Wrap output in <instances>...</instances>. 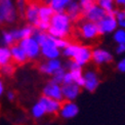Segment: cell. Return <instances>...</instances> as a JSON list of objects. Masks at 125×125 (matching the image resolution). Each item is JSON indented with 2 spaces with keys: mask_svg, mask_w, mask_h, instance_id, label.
Segmentation results:
<instances>
[{
  "mask_svg": "<svg viewBox=\"0 0 125 125\" xmlns=\"http://www.w3.org/2000/svg\"><path fill=\"white\" fill-rule=\"evenodd\" d=\"M17 20V9L12 0H0V25L12 24Z\"/></svg>",
  "mask_w": 125,
  "mask_h": 125,
  "instance_id": "obj_3",
  "label": "cell"
},
{
  "mask_svg": "<svg viewBox=\"0 0 125 125\" xmlns=\"http://www.w3.org/2000/svg\"><path fill=\"white\" fill-rule=\"evenodd\" d=\"M106 14H107V12L100 6V5L94 4L89 9H87L85 12H83L82 17H84V19L86 21H89V22L98 23Z\"/></svg>",
  "mask_w": 125,
  "mask_h": 125,
  "instance_id": "obj_12",
  "label": "cell"
},
{
  "mask_svg": "<svg viewBox=\"0 0 125 125\" xmlns=\"http://www.w3.org/2000/svg\"><path fill=\"white\" fill-rule=\"evenodd\" d=\"M71 1L72 0H47L46 2L50 5L54 12H62L66 11V8L71 3Z\"/></svg>",
  "mask_w": 125,
  "mask_h": 125,
  "instance_id": "obj_20",
  "label": "cell"
},
{
  "mask_svg": "<svg viewBox=\"0 0 125 125\" xmlns=\"http://www.w3.org/2000/svg\"><path fill=\"white\" fill-rule=\"evenodd\" d=\"M41 47V54L47 60L50 59H58L61 54V49L56 46L54 37L51 35H47V37L44 40V42L40 45Z\"/></svg>",
  "mask_w": 125,
  "mask_h": 125,
  "instance_id": "obj_6",
  "label": "cell"
},
{
  "mask_svg": "<svg viewBox=\"0 0 125 125\" xmlns=\"http://www.w3.org/2000/svg\"><path fill=\"white\" fill-rule=\"evenodd\" d=\"M62 67V62L59 59H50L46 62L39 65V71L45 75H53V73L56 72L59 69Z\"/></svg>",
  "mask_w": 125,
  "mask_h": 125,
  "instance_id": "obj_14",
  "label": "cell"
},
{
  "mask_svg": "<svg viewBox=\"0 0 125 125\" xmlns=\"http://www.w3.org/2000/svg\"><path fill=\"white\" fill-rule=\"evenodd\" d=\"M0 72H1L3 75L11 76L14 73V66L12 64H10V62H8V64L0 67Z\"/></svg>",
  "mask_w": 125,
  "mask_h": 125,
  "instance_id": "obj_28",
  "label": "cell"
},
{
  "mask_svg": "<svg viewBox=\"0 0 125 125\" xmlns=\"http://www.w3.org/2000/svg\"><path fill=\"white\" fill-rule=\"evenodd\" d=\"M27 3H28L27 0H15V5H17V8H18V12L22 19L25 18L26 8H27V5H28Z\"/></svg>",
  "mask_w": 125,
  "mask_h": 125,
  "instance_id": "obj_27",
  "label": "cell"
},
{
  "mask_svg": "<svg viewBox=\"0 0 125 125\" xmlns=\"http://www.w3.org/2000/svg\"><path fill=\"white\" fill-rule=\"evenodd\" d=\"M116 52L118 54H124L125 53V43H120V44L117 45Z\"/></svg>",
  "mask_w": 125,
  "mask_h": 125,
  "instance_id": "obj_34",
  "label": "cell"
},
{
  "mask_svg": "<svg viewBox=\"0 0 125 125\" xmlns=\"http://www.w3.org/2000/svg\"><path fill=\"white\" fill-rule=\"evenodd\" d=\"M79 3H80V6L82 9V14H83V12H85L87 9H89L91 6L96 4V1L95 0H80Z\"/></svg>",
  "mask_w": 125,
  "mask_h": 125,
  "instance_id": "obj_29",
  "label": "cell"
},
{
  "mask_svg": "<svg viewBox=\"0 0 125 125\" xmlns=\"http://www.w3.org/2000/svg\"><path fill=\"white\" fill-rule=\"evenodd\" d=\"M79 33L81 35V37L86 40L95 39L98 35H101L96 23H92V22H89V21H85V22H83L80 25Z\"/></svg>",
  "mask_w": 125,
  "mask_h": 125,
  "instance_id": "obj_7",
  "label": "cell"
},
{
  "mask_svg": "<svg viewBox=\"0 0 125 125\" xmlns=\"http://www.w3.org/2000/svg\"><path fill=\"white\" fill-rule=\"evenodd\" d=\"M27 1H29V0H27ZM32 1H36V0H30V2H32Z\"/></svg>",
  "mask_w": 125,
  "mask_h": 125,
  "instance_id": "obj_39",
  "label": "cell"
},
{
  "mask_svg": "<svg viewBox=\"0 0 125 125\" xmlns=\"http://www.w3.org/2000/svg\"><path fill=\"white\" fill-rule=\"evenodd\" d=\"M10 52H11V59L14 62L19 65H23L28 61V56L25 53L24 49L21 47L20 44H13L10 46Z\"/></svg>",
  "mask_w": 125,
  "mask_h": 125,
  "instance_id": "obj_17",
  "label": "cell"
},
{
  "mask_svg": "<svg viewBox=\"0 0 125 125\" xmlns=\"http://www.w3.org/2000/svg\"><path fill=\"white\" fill-rule=\"evenodd\" d=\"M62 55L67 59L76 62L79 66L84 67L91 61L92 49L85 45L70 43L65 49H62Z\"/></svg>",
  "mask_w": 125,
  "mask_h": 125,
  "instance_id": "obj_2",
  "label": "cell"
},
{
  "mask_svg": "<svg viewBox=\"0 0 125 125\" xmlns=\"http://www.w3.org/2000/svg\"><path fill=\"white\" fill-rule=\"evenodd\" d=\"M118 27L125 29V19H122L120 21H118Z\"/></svg>",
  "mask_w": 125,
  "mask_h": 125,
  "instance_id": "obj_35",
  "label": "cell"
},
{
  "mask_svg": "<svg viewBox=\"0 0 125 125\" xmlns=\"http://www.w3.org/2000/svg\"><path fill=\"white\" fill-rule=\"evenodd\" d=\"M66 72L67 70L65 69L64 67H62L61 69H59L56 72L53 73V75H52V81L56 82V83H59V84H62V80H64V76L66 74Z\"/></svg>",
  "mask_w": 125,
  "mask_h": 125,
  "instance_id": "obj_26",
  "label": "cell"
},
{
  "mask_svg": "<svg viewBox=\"0 0 125 125\" xmlns=\"http://www.w3.org/2000/svg\"><path fill=\"white\" fill-rule=\"evenodd\" d=\"M71 23L72 21L66 11L54 12L50 19V26L47 33L55 38H66L70 34Z\"/></svg>",
  "mask_w": 125,
  "mask_h": 125,
  "instance_id": "obj_1",
  "label": "cell"
},
{
  "mask_svg": "<svg viewBox=\"0 0 125 125\" xmlns=\"http://www.w3.org/2000/svg\"><path fill=\"white\" fill-rule=\"evenodd\" d=\"M41 1H44V0H41ZM46 1H47V0H46Z\"/></svg>",
  "mask_w": 125,
  "mask_h": 125,
  "instance_id": "obj_41",
  "label": "cell"
},
{
  "mask_svg": "<svg viewBox=\"0 0 125 125\" xmlns=\"http://www.w3.org/2000/svg\"><path fill=\"white\" fill-rule=\"evenodd\" d=\"M124 10H125V6H124Z\"/></svg>",
  "mask_w": 125,
  "mask_h": 125,
  "instance_id": "obj_42",
  "label": "cell"
},
{
  "mask_svg": "<svg viewBox=\"0 0 125 125\" xmlns=\"http://www.w3.org/2000/svg\"><path fill=\"white\" fill-rule=\"evenodd\" d=\"M31 113H32V116L35 119H40V118H42L45 115V114H46V111H45L44 107L38 102V103H36L35 105L33 106Z\"/></svg>",
  "mask_w": 125,
  "mask_h": 125,
  "instance_id": "obj_23",
  "label": "cell"
},
{
  "mask_svg": "<svg viewBox=\"0 0 125 125\" xmlns=\"http://www.w3.org/2000/svg\"><path fill=\"white\" fill-rule=\"evenodd\" d=\"M43 95L48 96L50 98H53L59 102L64 101V96H62V84H59L52 80L47 82L43 88Z\"/></svg>",
  "mask_w": 125,
  "mask_h": 125,
  "instance_id": "obj_8",
  "label": "cell"
},
{
  "mask_svg": "<svg viewBox=\"0 0 125 125\" xmlns=\"http://www.w3.org/2000/svg\"><path fill=\"white\" fill-rule=\"evenodd\" d=\"M95 1L96 4L100 5L107 13H113L116 11L114 0H95Z\"/></svg>",
  "mask_w": 125,
  "mask_h": 125,
  "instance_id": "obj_21",
  "label": "cell"
},
{
  "mask_svg": "<svg viewBox=\"0 0 125 125\" xmlns=\"http://www.w3.org/2000/svg\"><path fill=\"white\" fill-rule=\"evenodd\" d=\"M69 83H73V78L72 75L69 71L66 72V74L64 76V80H62V84H69Z\"/></svg>",
  "mask_w": 125,
  "mask_h": 125,
  "instance_id": "obj_31",
  "label": "cell"
},
{
  "mask_svg": "<svg viewBox=\"0 0 125 125\" xmlns=\"http://www.w3.org/2000/svg\"><path fill=\"white\" fill-rule=\"evenodd\" d=\"M3 89H4V88H3V83H2V81H1V80H0V95L2 94Z\"/></svg>",
  "mask_w": 125,
  "mask_h": 125,
  "instance_id": "obj_38",
  "label": "cell"
},
{
  "mask_svg": "<svg viewBox=\"0 0 125 125\" xmlns=\"http://www.w3.org/2000/svg\"><path fill=\"white\" fill-rule=\"evenodd\" d=\"M54 10L51 8L49 4H40L39 6V20L41 22H48L50 23V19L52 18Z\"/></svg>",
  "mask_w": 125,
  "mask_h": 125,
  "instance_id": "obj_19",
  "label": "cell"
},
{
  "mask_svg": "<svg viewBox=\"0 0 125 125\" xmlns=\"http://www.w3.org/2000/svg\"><path fill=\"white\" fill-rule=\"evenodd\" d=\"M83 78H84L83 88L88 92H94L100 85V78L97 73L94 70H87L85 73H83Z\"/></svg>",
  "mask_w": 125,
  "mask_h": 125,
  "instance_id": "obj_9",
  "label": "cell"
},
{
  "mask_svg": "<svg viewBox=\"0 0 125 125\" xmlns=\"http://www.w3.org/2000/svg\"><path fill=\"white\" fill-rule=\"evenodd\" d=\"M60 116L62 119L69 120V119L75 118L78 113H79V108L74 102L65 101V103H62V106L60 109Z\"/></svg>",
  "mask_w": 125,
  "mask_h": 125,
  "instance_id": "obj_10",
  "label": "cell"
},
{
  "mask_svg": "<svg viewBox=\"0 0 125 125\" xmlns=\"http://www.w3.org/2000/svg\"><path fill=\"white\" fill-rule=\"evenodd\" d=\"M66 12L69 15L72 22H76L80 17H82V9L80 6V3L78 1H75V0H72L71 3L66 8Z\"/></svg>",
  "mask_w": 125,
  "mask_h": 125,
  "instance_id": "obj_18",
  "label": "cell"
},
{
  "mask_svg": "<svg viewBox=\"0 0 125 125\" xmlns=\"http://www.w3.org/2000/svg\"><path fill=\"white\" fill-rule=\"evenodd\" d=\"M13 42H15L13 39V36L11 32H3L2 34V39H1V44L4 46H11L13 45Z\"/></svg>",
  "mask_w": 125,
  "mask_h": 125,
  "instance_id": "obj_25",
  "label": "cell"
},
{
  "mask_svg": "<svg viewBox=\"0 0 125 125\" xmlns=\"http://www.w3.org/2000/svg\"><path fill=\"white\" fill-rule=\"evenodd\" d=\"M39 3H37L36 1H32L28 3L27 8H26L25 18L27 19L29 24L34 26V27L39 20Z\"/></svg>",
  "mask_w": 125,
  "mask_h": 125,
  "instance_id": "obj_15",
  "label": "cell"
},
{
  "mask_svg": "<svg viewBox=\"0 0 125 125\" xmlns=\"http://www.w3.org/2000/svg\"><path fill=\"white\" fill-rule=\"evenodd\" d=\"M91 61L94 62L96 65H105L109 64L113 61V54L104 48H94L92 50Z\"/></svg>",
  "mask_w": 125,
  "mask_h": 125,
  "instance_id": "obj_13",
  "label": "cell"
},
{
  "mask_svg": "<svg viewBox=\"0 0 125 125\" xmlns=\"http://www.w3.org/2000/svg\"><path fill=\"white\" fill-rule=\"evenodd\" d=\"M20 46L24 49L25 53L27 54L28 60H36L40 55L41 53V47L39 43L35 40L33 37H29V38H25L22 39L19 42Z\"/></svg>",
  "mask_w": 125,
  "mask_h": 125,
  "instance_id": "obj_4",
  "label": "cell"
},
{
  "mask_svg": "<svg viewBox=\"0 0 125 125\" xmlns=\"http://www.w3.org/2000/svg\"><path fill=\"white\" fill-rule=\"evenodd\" d=\"M75 1H80V0H75Z\"/></svg>",
  "mask_w": 125,
  "mask_h": 125,
  "instance_id": "obj_40",
  "label": "cell"
},
{
  "mask_svg": "<svg viewBox=\"0 0 125 125\" xmlns=\"http://www.w3.org/2000/svg\"><path fill=\"white\" fill-rule=\"evenodd\" d=\"M114 2L120 6H125V0H114Z\"/></svg>",
  "mask_w": 125,
  "mask_h": 125,
  "instance_id": "obj_36",
  "label": "cell"
},
{
  "mask_svg": "<svg viewBox=\"0 0 125 125\" xmlns=\"http://www.w3.org/2000/svg\"><path fill=\"white\" fill-rule=\"evenodd\" d=\"M113 39L117 44L125 43V29L119 28L113 34Z\"/></svg>",
  "mask_w": 125,
  "mask_h": 125,
  "instance_id": "obj_24",
  "label": "cell"
},
{
  "mask_svg": "<svg viewBox=\"0 0 125 125\" xmlns=\"http://www.w3.org/2000/svg\"><path fill=\"white\" fill-rule=\"evenodd\" d=\"M117 70L121 73H125V58L119 61V62L117 64Z\"/></svg>",
  "mask_w": 125,
  "mask_h": 125,
  "instance_id": "obj_32",
  "label": "cell"
},
{
  "mask_svg": "<svg viewBox=\"0 0 125 125\" xmlns=\"http://www.w3.org/2000/svg\"><path fill=\"white\" fill-rule=\"evenodd\" d=\"M81 86H79L77 83H69V84H62V96L65 101L74 102L76 98L79 96L81 92Z\"/></svg>",
  "mask_w": 125,
  "mask_h": 125,
  "instance_id": "obj_11",
  "label": "cell"
},
{
  "mask_svg": "<svg viewBox=\"0 0 125 125\" xmlns=\"http://www.w3.org/2000/svg\"><path fill=\"white\" fill-rule=\"evenodd\" d=\"M72 75L73 78V82L77 83L79 86L83 87L84 85V78H83V72H82V68H78V69H74L69 71Z\"/></svg>",
  "mask_w": 125,
  "mask_h": 125,
  "instance_id": "obj_22",
  "label": "cell"
},
{
  "mask_svg": "<svg viewBox=\"0 0 125 125\" xmlns=\"http://www.w3.org/2000/svg\"><path fill=\"white\" fill-rule=\"evenodd\" d=\"M7 97H8L9 101H13L14 97H15V95H14V93H13L12 91H9V92L7 93Z\"/></svg>",
  "mask_w": 125,
  "mask_h": 125,
  "instance_id": "obj_37",
  "label": "cell"
},
{
  "mask_svg": "<svg viewBox=\"0 0 125 125\" xmlns=\"http://www.w3.org/2000/svg\"><path fill=\"white\" fill-rule=\"evenodd\" d=\"M96 25L101 35L114 33L118 29V21L115 18V12L107 13Z\"/></svg>",
  "mask_w": 125,
  "mask_h": 125,
  "instance_id": "obj_5",
  "label": "cell"
},
{
  "mask_svg": "<svg viewBox=\"0 0 125 125\" xmlns=\"http://www.w3.org/2000/svg\"><path fill=\"white\" fill-rule=\"evenodd\" d=\"M38 102L44 107L46 114H56L58 112H60L62 102H59V101L53 100V98H50L45 95L41 96Z\"/></svg>",
  "mask_w": 125,
  "mask_h": 125,
  "instance_id": "obj_16",
  "label": "cell"
},
{
  "mask_svg": "<svg viewBox=\"0 0 125 125\" xmlns=\"http://www.w3.org/2000/svg\"><path fill=\"white\" fill-rule=\"evenodd\" d=\"M115 18L117 19V21H120L122 19H125V10H116L115 11Z\"/></svg>",
  "mask_w": 125,
  "mask_h": 125,
  "instance_id": "obj_33",
  "label": "cell"
},
{
  "mask_svg": "<svg viewBox=\"0 0 125 125\" xmlns=\"http://www.w3.org/2000/svg\"><path fill=\"white\" fill-rule=\"evenodd\" d=\"M54 41H55V44L56 46L60 48V49H65L68 45L70 44V42L68 41L66 38H55L54 37Z\"/></svg>",
  "mask_w": 125,
  "mask_h": 125,
  "instance_id": "obj_30",
  "label": "cell"
}]
</instances>
